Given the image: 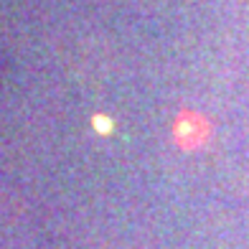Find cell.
I'll use <instances>...</instances> for the list:
<instances>
[{
	"label": "cell",
	"mask_w": 249,
	"mask_h": 249,
	"mask_svg": "<svg viewBox=\"0 0 249 249\" xmlns=\"http://www.w3.org/2000/svg\"><path fill=\"white\" fill-rule=\"evenodd\" d=\"M94 124H97V130H99V132H109V130H112V122H109V120H105L102 115H99V117H94Z\"/></svg>",
	"instance_id": "obj_1"
}]
</instances>
